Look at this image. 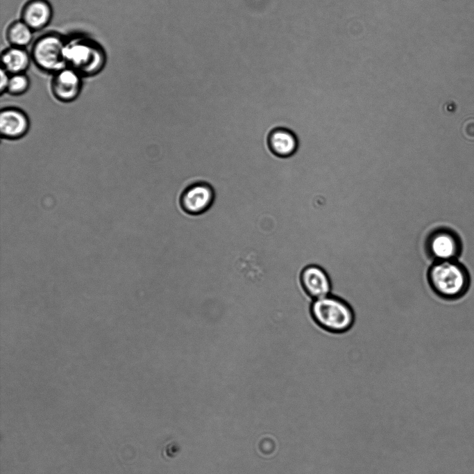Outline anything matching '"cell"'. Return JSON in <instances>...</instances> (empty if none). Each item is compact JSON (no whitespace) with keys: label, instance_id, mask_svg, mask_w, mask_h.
Listing matches in <instances>:
<instances>
[{"label":"cell","instance_id":"obj_15","mask_svg":"<svg viewBox=\"0 0 474 474\" xmlns=\"http://www.w3.org/2000/svg\"><path fill=\"white\" fill-rule=\"evenodd\" d=\"M0 74H1L0 91H1V93L3 94L4 92H7V88L8 86L10 74L8 72H6L4 69H3L1 67V70H0Z\"/></svg>","mask_w":474,"mask_h":474},{"label":"cell","instance_id":"obj_9","mask_svg":"<svg viewBox=\"0 0 474 474\" xmlns=\"http://www.w3.org/2000/svg\"><path fill=\"white\" fill-rule=\"evenodd\" d=\"M301 284L314 300L331 294L332 286L328 273L320 266L310 265L301 274Z\"/></svg>","mask_w":474,"mask_h":474},{"label":"cell","instance_id":"obj_7","mask_svg":"<svg viewBox=\"0 0 474 474\" xmlns=\"http://www.w3.org/2000/svg\"><path fill=\"white\" fill-rule=\"evenodd\" d=\"M83 77L74 70L66 67L53 74L51 90L53 96L62 102H71L80 95Z\"/></svg>","mask_w":474,"mask_h":474},{"label":"cell","instance_id":"obj_8","mask_svg":"<svg viewBox=\"0 0 474 474\" xmlns=\"http://www.w3.org/2000/svg\"><path fill=\"white\" fill-rule=\"evenodd\" d=\"M20 19L34 32L45 28L53 17V9L48 0H28L23 6Z\"/></svg>","mask_w":474,"mask_h":474},{"label":"cell","instance_id":"obj_4","mask_svg":"<svg viewBox=\"0 0 474 474\" xmlns=\"http://www.w3.org/2000/svg\"><path fill=\"white\" fill-rule=\"evenodd\" d=\"M66 38L56 32H48L33 42L32 61L42 72L52 75L67 67L65 59Z\"/></svg>","mask_w":474,"mask_h":474},{"label":"cell","instance_id":"obj_6","mask_svg":"<svg viewBox=\"0 0 474 474\" xmlns=\"http://www.w3.org/2000/svg\"><path fill=\"white\" fill-rule=\"evenodd\" d=\"M428 256L432 261L457 260L462 252V244L457 236L441 231L432 235L425 243Z\"/></svg>","mask_w":474,"mask_h":474},{"label":"cell","instance_id":"obj_3","mask_svg":"<svg viewBox=\"0 0 474 474\" xmlns=\"http://www.w3.org/2000/svg\"><path fill=\"white\" fill-rule=\"evenodd\" d=\"M315 321L326 330L340 332L348 330L354 322L350 307L332 295L315 299L311 306Z\"/></svg>","mask_w":474,"mask_h":474},{"label":"cell","instance_id":"obj_2","mask_svg":"<svg viewBox=\"0 0 474 474\" xmlns=\"http://www.w3.org/2000/svg\"><path fill=\"white\" fill-rule=\"evenodd\" d=\"M428 281L438 298L455 300L466 294L471 278L466 268L457 260L434 261L428 268Z\"/></svg>","mask_w":474,"mask_h":474},{"label":"cell","instance_id":"obj_5","mask_svg":"<svg viewBox=\"0 0 474 474\" xmlns=\"http://www.w3.org/2000/svg\"><path fill=\"white\" fill-rule=\"evenodd\" d=\"M214 191L212 186L205 181H198L187 186L180 196V206L183 211L192 215L207 211L212 205Z\"/></svg>","mask_w":474,"mask_h":474},{"label":"cell","instance_id":"obj_14","mask_svg":"<svg viewBox=\"0 0 474 474\" xmlns=\"http://www.w3.org/2000/svg\"><path fill=\"white\" fill-rule=\"evenodd\" d=\"M31 86V80L26 73L10 74L7 92L19 96L25 94Z\"/></svg>","mask_w":474,"mask_h":474},{"label":"cell","instance_id":"obj_11","mask_svg":"<svg viewBox=\"0 0 474 474\" xmlns=\"http://www.w3.org/2000/svg\"><path fill=\"white\" fill-rule=\"evenodd\" d=\"M267 146L273 154L285 158L291 156L295 152L297 142L294 133L289 130L277 127L268 134Z\"/></svg>","mask_w":474,"mask_h":474},{"label":"cell","instance_id":"obj_12","mask_svg":"<svg viewBox=\"0 0 474 474\" xmlns=\"http://www.w3.org/2000/svg\"><path fill=\"white\" fill-rule=\"evenodd\" d=\"M32 58L26 48L10 46L1 55V67L10 74L26 73L30 67Z\"/></svg>","mask_w":474,"mask_h":474},{"label":"cell","instance_id":"obj_10","mask_svg":"<svg viewBox=\"0 0 474 474\" xmlns=\"http://www.w3.org/2000/svg\"><path fill=\"white\" fill-rule=\"evenodd\" d=\"M28 120L26 114L17 108H8L0 114V131L7 138L16 139L28 131Z\"/></svg>","mask_w":474,"mask_h":474},{"label":"cell","instance_id":"obj_13","mask_svg":"<svg viewBox=\"0 0 474 474\" xmlns=\"http://www.w3.org/2000/svg\"><path fill=\"white\" fill-rule=\"evenodd\" d=\"M34 31L22 19L11 22L6 31L10 46L26 48L33 40Z\"/></svg>","mask_w":474,"mask_h":474},{"label":"cell","instance_id":"obj_1","mask_svg":"<svg viewBox=\"0 0 474 474\" xmlns=\"http://www.w3.org/2000/svg\"><path fill=\"white\" fill-rule=\"evenodd\" d=\"M64 54L67 67L83 78L98 75L107 63V54L103 46L83 34L66 38Z\"/></svg>","mask_w":474,"mask_h":474}]
</instances>
